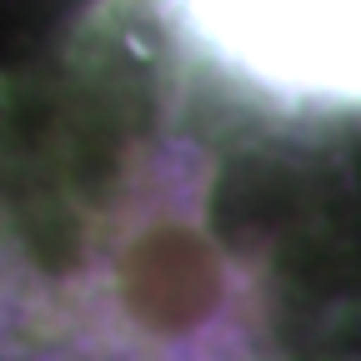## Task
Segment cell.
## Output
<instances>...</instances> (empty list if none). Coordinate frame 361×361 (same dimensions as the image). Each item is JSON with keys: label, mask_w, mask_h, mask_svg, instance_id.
I'll use <instances>...</instances> for the list:
<instances>
[{"label": "cell", "mask_w": 361, "mask_h": 361, "mask_svg": "<svg viewBox=\"0 0 361 361\" xmlns=\"http://www.w3.org/2000/svg\"><path fill=\"white\" fill-rule=\"evenodd\" d=\"M206 61L286 106H361V0H166Z\"/></svg>", "instance_id": "6da1fadb"}]
</instances>
